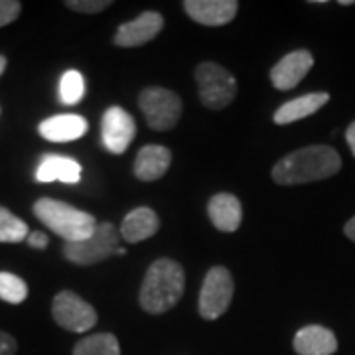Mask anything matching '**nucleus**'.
Masks as SVG:
<instances>
[{
  "label": "nucleus",
  "mask_w": 355,
  "mask_h": 355,
  "mask_svg": "<svg viewBox=\"0 0 355 355\" xmlns=\"http://www.w3.org/2000/svg\"><path fill=\"white\" fill-rule=\"evenodd\" d=\"M340 4H342V6H352L354 0H340Z\"/></svg>",
  "instance_id": "2f4dec72"
},
{
  "label": "nucleus",
  "mask_w": 355,
  "mask_h": 355,
  "mask_svg": "<svg viewBox=\"0 0 355 355\" xmlns=\"http://www.w3.org/2000/svg\"><path fill=\"white\" fill-rule=\"evenodd\" d=\"M184 266L172 259H158L148 266L140 286V308L148 314H164L184 296Z\"/></svg>",
  "instance_id": "f03ea898"
},
{
  "label": "nucleus",
  "mask_w": 355,
  "mask_h": 355,
  "mask_svg": "<svg viewBox=\"0 0 355 355\" xmlns=\"http://www.w3.org/2000/svg\"><path fill=\"white\" fill-rule=\"evenodd\" d=\"M81 178V166L73 158L58 156V154H46L40 160L36 170V180L40 184L50 182H64V184H77Z\"/></svg>",
  "instance_id": "f3484780"
},
{
  "label": "nucleus",
  "mask_w": 355,
  "mask_h": 355,
  "mask_svg": "<svg viewBox=\"0 0 355 355\" xmlns=\"http://www.w3.org/2000/svg\"><path fill=\"white\" fill-rule=\"evenodd\" d=\"M135 135H137V125L132 114L121 107H109L105 111L101 121V137L103 144L109 153H127Z\"/></svg>",
  "instance_id": "1a4fd4ad"
},
{
  "label": "nucleus",
  "mask_w": 355,
  "mask_h": 355,
  "mask_svg": "<svg viewBox=\"0 0 355 355\" xmlns=\"http://www.w3.org/2000/svg\"><path fill=\"white\" fill-rule=\"evenodd\" d=\"M113 2L111 0H67L65 6L79 14H99L107 10Z\"/></svg>",
  "instance_id": "b1692460"
},
{
  "label": "nucleus",
  "mask_w": 355,
  "mask_h": 355,
  "mask_svg": "<svg viewBox=\"0 0 355 355\" xmlns=\"http://www.w3.org/2000/svg\"><path fill=\"white\" fill-rule=\"evenodd\" d=\"M312 65L314 55L308 50L291 51L270 69V83L280 91H291L308 76Z\"/></svg>",
  "instance_id": "9b49d317"
},
{
  "label": "nucleus",
  "mask_w": 355,
  "mask_h": 355,
  "mask_svg": "<svg viewBox=\"0 0 355 355\" xmlns=\"http://www.w3.org/2000/svg\"><path fill=\"white\" fill-rule=\"evenodd\" d=\"M6 64H8V62H6V58H4V55H0V76L4 73V69H6Z\"/></svg>",
  "instance_id": "c756f323"
},
{
  "label": "nucleus",
  "mask_w": 355,
  "mask_h": 355,
  "mask_svg": "<svg viewBox=\"0 0 355 355\" xmlns=\"http://www.w3.org/2000/svg\"><path fill=\"white\" fill-rule=\"evenodd\" d=\"M73 355H121V345L113 334H93L76 343Z\"/></svg>",
  "instance_id": "aec40b11"
},
{
  "label": "nucleus",
  "mask_w": 355,
  "mask_h": 355,
  "mask_svg": "<svg viewBox=\"0 0 355 355\" xmlns=\"http://www.w3.org/2000/svg\"><path fill=\"white\" fill-rule=\"evenodd\" d=\"M184 10L203 26H225L229 24L239 10L237 0H186Z\"/></svg>",
  "instance_id": "f8f14e48"
},
{
  "label": "nucleus",
  "mask_w": 355,
  "mask_h": 355,
  "mask_svg": "<svg viewBox=\"0 0 355 355\" xmlns=\"http://www.w3.org/2000/svg\"><path fill=\"white\" fill-rule=\"evenodd\" d=\"M172 164V153L162 144L142 146L135 158V176L140 182H156L164 176Z\"/></svg>",
  "instance_id": "4468645a"
},
{
  "label": "nucleus",
  "mask_w": 355,
  "mask_h": 355,
  "mask_svg": "<svg viewBox=\"0 0 355 355\" xmlns=\"http://www.w3.org/2000/svg\"><path fill=\"white\" fill-rule=\"evenodd\" d=\"M28 298V284L12 272H0V300L20 304Z\"/></svg>",
  "instance_id": "4be33fe9"
},
{
  "label": "nucleus",
  "mask_w": 355,
  "mask_h": 355,
  "mask_svg": "<svg viewBox=\"0 0 355 355\" xmlns=\"http://www.w3.org/2000/svg\"><path fill=\"white\" fill-rule=\"evenodd\" d=\"M328 101H330V93H326V91L306 93L298 99H292V101L280 105L275 116H272V121L277 125H291V123H296V121L306 119V116L320 111Z\"/></svg>",
  "instance_id": "a211bd4d"
},
{
  "label": "nucleus",
  "mask_w": 355,
  "mask_h": 355,
  "mask_svg": "<svg viewBox=\"0 0 355 355\" xmlns=\"http://www.w3.org/2000/svg\"><path fill=\"white\" fill-rule=\"evenodd\" d=\"M87 121L79 114H55L40 123V135L50 142H71L87 132Z\"/></svg>",
  "instance_id": "dca6fc26"
},
{
  "label": "nucleus",
  "mask_w": 355,
  "mask_h": 355,
  "mask_svg": "<svg viewBox=\"0 0 355 355\" xmlns=\"http://www.w3.org/2000/svg\"><path fill=\"white\" fill-rule=\"evenodd\" d=\"M28 245L32 247V249H46L48 245H50V239H48V235L46 233H42V231H32L30 235H28Z\"/></svg>",
  "instance_id": "bb28decb"
},
{
  "label": "nucleus",
  "mask_w": 355,
  "mask_h": 355,
  "mask_svg": "<svg viewBox=\"0 0 355 355\" xmlns=\"http://www.w3.org/2000/svg\"><path fill=\"white\" fill-rule=\"evenodd\" d=\"M114 254H121V257H123V254H127V249H125V247H119V249L114 251Z\"/></svg>",
  "instance_id": "7c9ffc66"
},
{
  "label": "nucleus",
  "mask_w": 355,
  "mask_h": 355,
  "mask_svg": "<svg viewBox=\"0 0 355 355\" xmlns=\"http://www.w3.org/2000/svg\"><path fill=\"white\" fill-rule=\"evenodd\" d=\"M207 216L214 227L223 233H233L243 221L241 202L233 193H216L207 203Z\"/></svg>",
  "instance_id": "2eb2a0df"
},
{
  "label": "nucleus",
  "mask_w": 355,
  "mask_h": 355,
  "mask_svg": "<svg viewBox=\"0 0 355 355\" xmlns=\"http://www.w3.org/2000/svg\"><path fill=\"white\" fill-rule=\"evenodd\" d=\"M22 12V4L18 0H0V28L12 24Z\"/></svg>",
  "instance_id": "393cba45"
},
{
  "label": "nucleus",
  "mask_w": 355,
  "mask_h": 355,
  "mask_svg": "<svg viewBox=\"0 0 355 355\" xmlns=\"http://www.w3.org/2000/svg\"><path fill=\"white\" fill-rule=\"evenodd\" d=\"M342 170V158L331 146L314 144L286 154L272 168V180L279 186H300L336 176Z\"/></svg>",
  "instance_id": "f257e3e1"
},
{
  "label": "nucleus",
  "mask_w": 355,
  "mask_h": 355,
  "mask_svg": "<svg viewBox=\"0 0 355 355\" xmlns=\"http://www.w3.org/2000/svg\"><path fill=\"white\" fill-rule=\"evenodd\" d=\"M164 28V18L160 12L146 10L135 20L119 26L114 32V46L119 48H139L154 40Z\"/></svg>",
  "instance_id": "9d476101"
},
{
  "label": "nucleus",
  "mask_w": 355,
  "mask_h": 355,
  "mask_svg": "<svg viewBox=\"0 0 355 355\" xmlns=\"http://www.w3.org/2000/svg\"><path fill=\"white\" fill-rule=\"evenodd\" d=\"M292 345L298 355H334L338 352L336 334L318 324H310L296 331Z\"/></svg>",
  "instance_id": "ddd939ff"
},
{
  "label": "nucleus",
  "mask_w": 355,
  "mask_h": 355,
  "mask_svg": "<svg viewBox=\"0 0 355 355\" xmlns=\"http://www.w3.org/2000/svg\"><path fill=\"white\" fill-rule=\"evenodd\" d=\"M51 316L58 326L73 334H85L97 324L95 308L71 291L55 294L51 302Z\"/></svg>",
  "instance_id": "6e6552de"
},
{
  "label": "nucleus",
  "mask_w": 355,
  "mask_h": 355,
  "mask_svg": "<svg viewBox=\"0 0 355 355\" xmlns=\"http://www.w3.org/2000/svg\"><path fill=\"white\" fill-rule=\"evenodd\" d=\"M343 233L352 239V241H355V216L345 223V227H343Z\"/></svg>",
  "instance_id": "c85d7f7f"
},
{
  "label": "nucleus",
  "mask_w": 355,
  "mask_h": 355,
  "mask_svg": "<svg viewBox=\"0 0 355 355\" xmlns=\"http://www.w3.org/2000/svg\"><path fill=\"white\" fill-rule=\"evenodd\" d=\"M233 277L225 266H211L205 275L200 292L198 310L203 320H217L227 312L229 304L233 300Z\"/></svg>",
  "instance_id": "0eeeda50"
},
{
  "label": "nucleus",
  "mask_w": 355,
  "mask_h": 355,
  "mask_svg": "<svg viewBox=\"0 0 355 355\" xmlns=\"http://www.w3.org/2000/svg\"><path fill=\"white\" fill-rule=\"evenodd\" d=\"M16 340L10 334L0 330V355H14L16 354Z\"/></svg>",
  "instance_id": "a878e982"
},
{
  "label": "nucleus",
  "mask_w": 355,
  "mask_h": 355,
  "mask_svg": "<svg viewBox=\"0 0 355 355\" xmlns=\"http://www.w3.org/2000/svg\"><path fill=\"white\" fill-rule=\"evenodd\" d=\"M139 105L153 130H170L176 127L184 109L180 95L164 87L142 89Z\"/></svg>",
  "instance_id": "39448f33"
},
{
  "label": "nucleus",
  "mask_w": 355,
  "mask_h": 355,
  "mask_svg": "<svg viewBox=\"0 0 355 355\" xmlns=\"http://www.w3.org/2000/svg\"><path fill=\"white\" fill-rule=\"evenodd\" d=\"M345 140H347V144H349V148H352V153L355 156V123H352L345 130Z\"/></svg>",
  "instance_id": "cd10ccee"
},
{
  "label": "nucleus",
  "mask_w": 355,
  "mask_h": 355,
  "mask_svg": "<svg viewBox=\"0 0 355 355\" xmlns=\"http://www.w3.org/2000/svg\"><path fill=\"white\" fill-rule=\"evenodd\" d=\"M160 229V219L150 207H137L128 211L121 225V237L127 243H140L154 237Z\"/></svg>",
  "instance_id": "6ab92c4d"
},
{
  "label": "nucleus",
  "mask_w": 355,
  "mask_h": 355,
  "mask_svg": "<svg viewBox=\"0 0 355 355\" xmlns=\"http://www.w3.org/2000/svg\"><path fill=\"white\" fill-rule=\"evenodd\" d=\"M83 93H85L83 76L76 69L65 71L60 79V99H62V103L64 105H76V103L81 101Z\"/></svg>",
  "instance_id": "5701e85b"
},
{
  "label": "nucleus",
  "mask_w": 355,
  "mask_h": 355,
  "mask_svg": "<svg viewBox=\"0 0 355 355\" xmlns=\"http://www.w3.org/2000/svg\"><path fill=\"white\" fill-rule=\"evenodd\" d=\"M34 216L55 235H60L65 243L85 241L99 225L95 217L87 211H81L69 203L51 198H40L34 203Z\"/></svg>",
  "instance_id": "7ed1b4c3"
},
{
  "label": "nucleus",
  "mask_w": 355,
  "mask_h": 355,
  "mask_svg": "<svg viewBox=\"0 0 355 355\" xmlns=\"http://www.w3.org/2000/svg\"><path fill=\"white\" fill-rule=\"evenodd\" d=\"M198 95L203 107L221 111L229 107L237 95V79L223 65L203 62L196 67Z\"/></svg>",
  "instance_id": "20e7f679"
},
{
  "label": "nucleus",
  "mask_w": 355,
  "mask_h": 355,
  "mask_svg": "<svg viewBox=\"0 0 355 355\" xmlns=\"http://www.w3.org/2000/svg\"><path fill=\"white\" fill-rule=\"evenodd\" d=\"M28 225L6 207L0 205V243H20L28 239Z\"/></svg>",
  "instance_id": "412c9836"
},
{
  "label": "nucleus",
  "mask_w": 355,
  "mask_h": 355,
  "mask_svg": "<svg viewBox=\"0 0 355 355\" xmlns=\"http://www.w3.org/2000/svg\"><path fill=\"white\" fill-rule=\"evenodd\" d=\"M119 249V231L113 223H99L95 233L85 241L65 243L64 254L69 263L79 266L97 265L113 257Z\"/></svg>",
  "instance_id": "423d86ee"
}]
</instances>
